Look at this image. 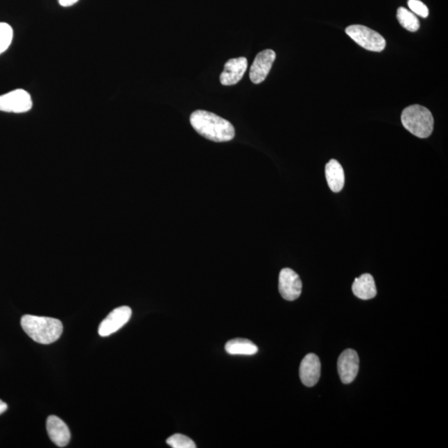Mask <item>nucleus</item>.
I'll list each match as a JSON object with an SVG mask.
<instances>
[{
  "mask_svg": "<svg viewBox=\"0 0 448 448\" xmlns=\"http://www.w3.org/2000/svg\"><path fill=\"white\" fill-rule=\"evenodd\" d=\"M397 19L402 27L410 32H416L420 28V20L413 12L407 8L400 7L397 11Z\"/></svg>",
  "mask_w": 448,
  "mask_h": 448,
  "instance_id": "dca6fc26",
  "label": "nucleus"
},
{
  "mask_svg": "<svg viewBox=\"0 0 448 448\" xmlns=\"http://www.w3.org/2000/svg\"><path fill=\"white\" fill-rule=\"evenodd\" d=\"M227 354L234 356H253L259 352L257 346L252 341L246 339H234L227 342L225 345Z\"/></svg>",
  "mask_w": 448,
  "mask_h": 448,
  "instance_id": "2eb2a0df",
  "label": "nucleus"
},
{
  "mask_svg": "<svg viewBox=\"0 0 448 448\" xmlns=\"http://www.w3.org/2000/svg\"><path fill=\"white\" fill-rule=\"evenodd\" d=\"M320 361L315 354H308L304 357L300 366V378L304 386L313 387L320 377Z\"/></svg>",
  "mask_w": 448,
  "mask_h": 448,
  "instance_id": "9b49d317",
  "label": "nucleus"
},
{
  "mask_svg": "<svg viewBox=\"0 0 448 448\" xmlns=\"http://www.w3.org/2000/svg\"><path fill=\"white\" fill-rule=\"evenodd\" d=\"M46 431L55 445L63 447L69 445L71 439L70 430L60 418L56 416L49 417L46 420Z\"/></svg>",
  "mask_w": 448,
  "mask_h": 448,
  "instance_id": "f8f14e48",
  "label": "nucleus"
},
{
  "mask_svg": "<svg viewBox=\"0 0 448 448\" xmlns=\"http://www.w3.org/2000/svg\"><path fill=\"white\" fill-rule=\"evenodd\" d=\"M401 121L404 128L418 138H428L433 133V117L429 110L422 105H413L405 108Z\"/></svg>",
  "mask_w": 448,
  "mask_h": 448,
  "instance_id": "7ed1b4c3",
  "label": "nucleus"
},
{
  "mask_svg": "<svg viewBox=\"0 0 448 448\" xmlns=\"http://www.w3.org/2000/svg\"><path fill=\"white\" fill-rule=\"evenodd\" d=\"M132 311L129 307L123 306L113 310L99 325L98 333L101 336H111L128 322L132 317Z\"/></svg>",
  "mask_w": 448,
  "mask_h": 448,
  "instance_id": "0eeeda50",
  "label": "nucleus"
},
{
  "mask_svg": "<svg viewBox=\"0 0 448 448\" xmlns=\"http://www.w3.org/2000/svg\"><path fill=\"white\" fill-rule=\"evenodd\" d=\"M337 369L342 383H352L359 369V358L356 350L349 349L342 352L338 359Z\"/></svg>",
  "mask_w": 448,
  "mask_h": 448,
  "instance_id": "6e6552de",
  "label": "nucleus"
},
{
  "mask_svg": "<svg viewBox=\"0 0 448 448\" xmlns=\"http://www.w3.org/2000/svg\"><path fill=\"white\" fill-rule=\"evenodd\" d=\"M345 33L362 48L372 52H382L386 49V41L382 35L373 29L363 25H352L345 29Z\"/></svg>",
  "mask_w": 448,
  "mask_h": 448,
  "instance_id": "20e7f679",
  "label": "nucleus"
},
{
  "mask_svg": "<svg viewBox=\"0 0 448 448\" xmlns=\"http://www.w3.org/2000/svg\"><path fill=\"white\" fill-rule=\"evenodd\" d=\"M78 1L79 0H58L60 6L63 7H70L71 6H74V4L78 3Z\"/></svg>",
  "mask_w": 448,
  "mask_h": 448,
  "instance_id": "aec40b11",
  "label": "nucleus"
},
{
  "mask_svg": "<svg viewBox=\"0 0 448 448\" xmlns=\"http://www.w3.org/2000/svg\"><path fill=\"white\" fill-rule=\"evenodd\" d=\"M8 408V405L3 402L2 400H0V414L3 413L4 412L6 411Z\"/></svg>",
  "mask_w": 448,
  "mask_h": 448,
  "instance_id": "412c9836",
  "label": "nucleus"
},
{
  "mask_svg": "<svg viewBox=\"0 0 448 448\" xmlns=\"http://www.w3.org/2000/svg\"><path fill=\"white\" fill-rule=\"evenodd\" d=\"M408 6L414 15L420 16L422 18H427L429 15L428 7L420 0H408Z\"/></svg>",
  "mask_w": 448,
  "mask_h": 448,
  "instance_id": "6ab92c4d",
  "label": "nucleus"
},
{
  "mask_svg": "<svg viewBox=\"0 0 448 448\" xmlns=\"http://www.w3.org/2000/svg\"><path fill=\"white\" fill-rule=\"evenodd\" d=\"M190 123L203 137L212 141L227 142L235 137L234 126L212 112L198 110L190 117Z\"/></svg>",
  "mask_w": 448,
  "mask_h": 448,
  "instance_id": "f257e3e1",
  "label": "nucleus"
},
{
  "mask_svg": "<svg viewBox=\"0 0 448 448\" xmlns=\"http://www.w3.org/2000/svg\"><path fill=\"white\" fill-rule=\"evenodd\" d=\"M167 445L173 448H196V443L183 434H175L167 439Z\"/></svg>",
  "mask_w": 448,
  "mask_h": 448,
  "instance_id": "a211bd4d",
  "label": "nucleus"
},
{
  "mask_svg": "<svg viewBox=\"0 0 448 448\" xmlns=\"http://www.w3.org/2000/svg\"><path fill=\"white\" fill-rule=\"evenodd\" d=\"M279 291L286 301L293 302L300 298L302 282L299 275L290 268H284L279 275Z\"/></svg>",
  "mask_w": 448,
  "mask_h": 448,
  "instance_id": "423d86ee",
  "label": "nucleus"
},
{
  "mask_svg": "<svg viewBox=\"0 0 448 448\" xmlns=\"http://www.w3.org/2000/svg\"><path fill=\"white\" fill-rule=\"evenodd\" d=\"M32 107V97L25 90L16 89L0 96V112L25 113Z\"/></svg>",
  "mask_w": 448,
  "mask_h": 448,
  "instance_id": "39448f33",
  "label": "nucleus"
},
{
  "mask_svg": "<svg viewBox=\"0 0 448 448\" xmlns=\"http://www.w3.org/2000/svg\"><path fill=\"white\" fill-rule=\"evenodd\" d=\"M354 295L361 300L373 299L377 295L374 279L370 274H363L356 278L352 285Z\"/></svg>",
  "mask_w": 448,
  "mask_h": 448,
  "instance_id": "ddd939ff",
  "label": "nucleus"
},
{
  "mask_svg": "<svg viewBox=\"0 0 448 448\" xmlns=\"http://www.w3.org/2000/svg\"><path fill=\"white\" fill-rule=\"evenodd\" d=\"M325 177L333 192L341 191L345 185V173L341 164L336 160H329L325 166Z\"/></svg>",
  "mask_w": 448,
  "mask_h": 448,
  "instance_id": "4468645a",
  "label": "nucleus"
},
{
  "mask_svg": "<svg viewBox=\"0 0 448 448\" xmlns=\"http://www.w3.org/2000/svg\"><path fill=\"white\" fill-rule=\"evenodd\" d=\"M14 31L10 24L0 23V54L6 52L11 45Z\"/></svg>",
  "mask_w": 448,
  "mask_h": 448,
  "instance_id": "f3484780",
  "label": "nucleus"
},
{
  "mask_svg": "<svg viewBox=\"0 0 448 448\" xmlns=\"http://www.w3.org/2000/svg\"><path fill=\"white\" fill-rule=\"evenodd\" d=\"M275 59L276 53L272 49L261 51L257 55L249 73V77L253 83L260 84L267 78Z\"/></svg>",
  "mask_w": 448,
  "mask_h": 448,
  "instance_id": "1a4fd4ad",
  "label": "nucleus"
},
{
  "mask_svg": "<svg viewBox=\"0 0 448 448\" xmlns=\"http://www.w3.org/2000/svg\"><path fill=\"white\" fill-rule=\"evenodd\" d=\"M248 69L246 58L241 57L228 60L221 75V82L223 86H232L238 83L243 78Z\"/></svg>",
  "mask_w": 448,
  "mask_h": 448,
  "instance_id": "9d476101",
  "label": "nucleus"
},
{
  "mask_svg": "<svg viewBox=\"0 0 448 448\" xmlns=\"http://www.w3.org/2000/svg\"><path fill=\"white\" fill-rule=\"evenodd\" d=\"M21 325L31 339L43 345L57 341L63 331L61 321L51 317L25 315L21 319Z\"/></svg>",
  "mask_w": 448,
  "mask_h": 448,
  "instance_id": "f03ea898",
  "label": "nucleus"
}]
</instances>
